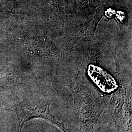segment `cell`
<instances>
[{
    "label": "cell",
    "mask_w": 132,
    "mask_h": 132,
    "mask_svg": "<svg viewBox=\"0 0 132 132\" xmlns=\"http://www.w3.org/2000/svg\"><path fill=\"white\" fill-rule=\"evenodd\" d=\"M15 110L19 121V126L16 132H22L24 123L31 118H42L46 119H50L47 107L44 108L37 106L35 108L32 109L27 106H19L16 107Z\"/></svg>",
    "instance_id": "6da1fadb"
}]
</instances>
